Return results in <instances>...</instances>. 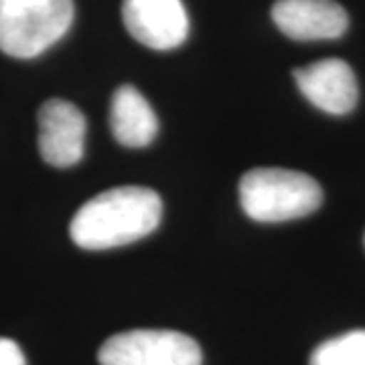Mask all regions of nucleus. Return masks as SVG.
<instances>
[{
  "label": "nucleus",
  "instance_id": "1",
  "mask_svg": "<svg viewBox=\"0 0 365 365\" xmlns=\"http://www.w3.org/2000/svg\"><path fill=\"white\" fill-rule=\"evenodd\" d=\"M163 217V201L146 187H116L83 203L73 215L69 235L83 250L126 246L153 234Z\"/></svg>",
  "mask_w": 365,
  "mask_h": 365
},
{
  "label": "nucleus",
  "instance_id": "2",
  "mask_svg": "<svg viewBox=\"0 0 365 365\" xmlns=\"http://www.w3.org/2000/svg\"><path fill=\"white\" fill-rule=\"evenodd\" d=\"M240 203L254 222H290L321 207L323 189L299 170L254 169L240 181Z\"/></svg>",
  "mask_w": 365,
  "mask_h": 365
},
{
  "label": "nucleus",
  "instance_id": "3",
  "mask_svg": "<svg viewBox=\"0 0 365 365\" xmlns=\"http://www.w3.org/2000/svg\"><path fill=\"white\" fill-rule=\"evenodd\" d=\"M73 0H29L0 11V51L33 59L61 39L73 23Z\"/></svg>",
  "mask_w": 365,
  "mask_h": 365
},
{
  "label": "nucleus",
  "instance_id": "4",
  "mask_svg": "<svg viewBox=\"0 0 365 365\" xmlns=\"http://www.w3.org/2000/svg\"><path fill=\"white\" fill-rule=\"evenodd\" d=\"M102 365H201V349L189 335L165 329L118 333L98 353Z\"/></svg>",
  "mask_w": 365,
  "mask_h": 365
},
{
  "label": "nucleus",
  "instance_id": "5",
  "mask_svg": "<svg viewBox=\"0 0 365 365\" xmlns=\"http://www.w3.org/2000/svg\"><path fill=\"white\" fill-rule=\"evenodd\" d=\"M88 122L78 106L53 98L39 110V153L57 169L78 165L86 150Z\"/></svg>",
  "mask_w": 365,
  "mask_h": 365
},
{
  "label": "nucleus",
  "instance_id": "6",
  "mask_svg": "<svg viewBox=\"0 0 365 365\" xmlns=\"http://www.w3.org/2000/svg\"><path fill=\"white\" fill-rule=\"evenodd\" d=\"M122 19L134 39L157 51L179 47L189 35L181 0H124Z\"/></svg>",
  "mask_w": 365,
  "mask_h": 365
},
{
  "label": "nucleus",
  "instance_id": "7",
  "mask_svg": "<svg viewBox=\"0 0 365 365\" xmlns=\"http://www.w3.org/2000/svg\"><path fill=\"white\" fill-rule=\"evenodd\" d=\"M300 93L319 110L333 116L349 114L357 106L359 90L355 73L343 59H321L294 69Z\"/></svg>",
  "mask_w": 365,
  "mask_h": 365
},
{
  "label": "nucleus",
  "instance_id": "8",
  "mask_svg": "<svg viewBox=\"0 0 365 365\" xmlns=\"http://www.w3.org/2000/svg\"><path fill=\"white\" fill-rule=\"evenodd\" d=\"M272 21L294 41L339 39L349 25L345 9L335 0H276Z\"/></svg>",
  "mask_w": 365,
  "mask_h": 365
},
{
  "label": "nucleus",
  "instance_id": "9",
  "mask_svg": "<svg viewBox=\"0 0 365 365\" xmlns=\"http://www.w3.org/2000/svg\"><path fill=\"white\" fill-rule=\"evenodd\" d=\"M110 128L122 146L143 148L157 138L158 120L140 91L132 86H122L112 96Z\"/></svg>",
  "mask_w": 365,
  "mask_h": 365
},
{
  "label": "nucleus",
  "instance_id": "10",
  "mask_svg": "<svg viewBox=\"0 0 365 365\" xmlns=\"http://www.w3.org/2000/svg\"><path fill=\"white\" fill-rule=\"evenodd\" d=\"M311 365H365V329L321 343L311 355Z\"/></svg>",
  "mask_w": 365,
  "mask_h": 365
},
{
  "label": "nucleus",
  "instance_id": "11",
  "mask_svg": "<svg viewBox=\"0 0 365 365\" xmlns=\"http://www.w3.org/2000/svg\"><path fill=\"white\" fill-rule=\"evenodd\" d=\"M0 365H26L25 353L13 339L0 337Z\"/></svg>",
  "mask_w": 365,
  "mask_h": 365
},
{
  "label": "nucleus",
  "instance_id": "12",
  "mask_svg": "<svg viewBox=\"0 0 365 365\" xmlns=\"http://www.w3.org/2000/svg\"><path fill=\"white\" fill-rule=\"evenodd\" d=\"M23 2H29V0H0V11H6V9H13V6H19Z\"/></svg>",
  "mask_w": 365,
  "mask_h": 365
}]
</instances>
